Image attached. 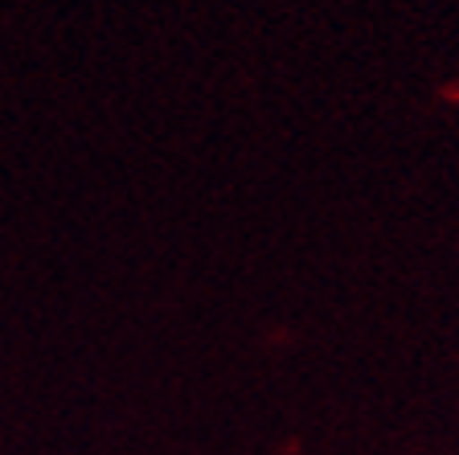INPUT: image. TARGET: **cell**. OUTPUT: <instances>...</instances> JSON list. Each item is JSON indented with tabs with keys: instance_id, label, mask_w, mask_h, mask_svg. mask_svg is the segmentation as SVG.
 <instances>
[{
	"instance_id": "1",
	"label": "cell",
	"mask_w": 459,
	"mask_h": 455,
	"mask_svg": "<svg viewBox=\"0 0 459 455\" xmlns=\"http://www.w3.org/2000/svg\"><path fill=\"white\" fill-rule=\"evenodd\" d=\"M447 99H455V103H459V86H455V91H447Z\"/></svg>"
}]
</instances>
